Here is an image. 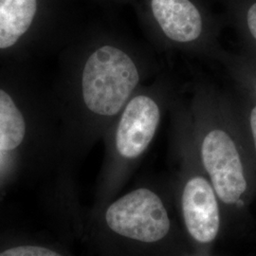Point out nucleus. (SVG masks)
Wrapping results in <instances>:
<instances>
[{
	"label": "nucleus",
	"mask_w": 256,
	"mask_h": 256,
	"mask_svg": "<svg viewBox=\"0 0 256 256\" xmlns=\"http://www.w3.org/2000/svg\"><path fill=\"white\" fill-rule=\"evenodd\" d=\"M242 36L248 54L256 59V1L248 8L242 25Z\"/></svg>",
	"instance_id": "10"
},
{
	"label": "nucleus",
	"mask_w": 256,
	"mask_h": 256,
	"mask_svg": "<svg viewBox=\"0 0 256 256\" xmlns=\"http://www.w3.org/2000/svg\"><path fill=\"white\" fill-rule=\"evenodd\" d=\"M102 227L118 256H192L171 180L138 183L110 202Z\"/></svg>",
	"instance_id": "2"
},
{
	"label": "nucleus",
	"mask_w": 256,
	"mask_h": 256,
	"mask_svg": "<svg viewBox=\"0 0 256 256\" xmlns=\"http://www.w3.org/2000/svg\"><path fill=\"white\" fill-rule=\"evenodd\" d=\"M26 133L23 115L8 93L0 90V151L18 147Z\"/></svg>",
	"instance_id": "8"
},
{
	"label": "nucleus",
	"mask_w": 256,
	"mask_h": 256,
	"mask_svg": "<svg viewBox=\"0 0 256 256\" xmlns=\"http://www.w3.org/2000/svg\"><path fill=\"white\" fill-rule=\"evenodd\" d=\"M187 104L198 158L222 204L227 232L244 221L256 172L230 94L196 78Z\"/></svg>",
	"instance_id": "1"
},
{
	"label": "nucleus",
	"mask_w": 256,
	"mask_h": 256,
	"mask_svg": "<svg viewBox=\"0 0 256 256\" xmlns=\"http://www.w3.org/2000/svg\"><path fill=\"white\" fill-rule=\"evenodd\" d=\"M0 256H63L57 252L40 246H19L0 252Z\"/></svg>",
	"instance_id": "11"
},
{
	"label": "nucleus",
	"mask_w": 256,
	"mask_h": 256,
	"mask_svg": "<svg viewBox=\"0 0 256 256\" xmlns=\"http://www.w3.org/2000/svg\"><path fill=\"white\" fill-rule=\"evenodd\" d=\"M192 256H214L212 254H192Z\"/></svg>",
	"instance_id": "12"
},
{
	"label": "nucleus",
	"mask_w": 256,
	"mask_h": 256,
	"mask_svg": "<svg viewBox=\"0 0 256 256\" xmlns=\"http://www.w3.org/2000/svg\"><path fill=\"white\" fill-rule=\"evenodd\" d=\"M1 156L2 155H1V153H0V160H1Z\"/></svg>",
	"instance_id": "13"
},
{
	"label": "nucleus",
	"mask_w": 256,
	"mask_h": 256,
	"mask_svg": "<svg viewBox=\"0 0 256 256\" xmlns=\"http://www.w3.org/2000/svg\"><path fill=\"white\" fill-rule=\"evenodd\" d=\"M37 0H0V48L14 45L30 27Z\"/></svg>",
	"instance_id": "7"
},
{
	"label": "nucleus",
	"mask_w": 256,
	"mask_h": 256,
	"mask_svg": "<svg viewBox=\"0 0 256 256\" xmlns=\"http://www.w3.org/2000/svg\"><path fill=\"white\" fill-rule=\"evenodd\" d=\"M160 74L154 58L137 44H101L82 64V106L96 119H116L134 93Z\"/></svg>",
	"instance_id": "4"
},
{
	"label": "nucleus",
	"mask_w": 256,
	"mask_h": 256,
	"mask_svg": "<svg viewBox=\"0 0 256 256\" xmlns=\"http://www.w3.org/2000/svg\"><path fill=\"white\" fill-rule=\"evenodd\" d=\"M172 113L171 151L176 164L170 178L184 232L196 254H210L225 234V214L198 158L187 106L176 99Z\"/></svg>",
	"instance_id": "3"
},
{
	"label": "nucleus",
	"mask_w": 256,
	"mask_h": 256,
	"mask_svg": "<svg viewBox=\"0 0 256 256\" xmlns=\"http://www.w3.org/2000/svg\"><path fill=\"white\" fill-rule=\"evenodd\" d=\"M230 97L256 172V99L238 88Z\"/></svg>",
	"instance_id": "9"
},
{
	"label": "nucleus",
	"mask_w": 256,
	"mask_h": 256,
	"mask_svg": "<svg viewBox=\"0 0 256 256\" xmlns=\"http://www.w3.org/2000/svg\"><path fill=\"white\" fill-rule=\"evenodd\" d=\"M155 46L214 60L221 46L214 28L192 0H149Z\"/></svg>",
	"instance_id": "6"
},
{
	"label": "nucleus",
	"mask_w": 256,
	"mask_h": 256,
	"mask_svg": "<svg viewBox=\"0 0 256 256\" xmlns=\"http://www.w3.org/2000/svg\"><path fill=\"white\" fill-rule=\"evenodd\" d=\"M176 99L172 80L160 74L140 86L120 111L111 137L112 191L137 169Z\"/></svg>",
	"instance_id": "5"
}]
</instances>
